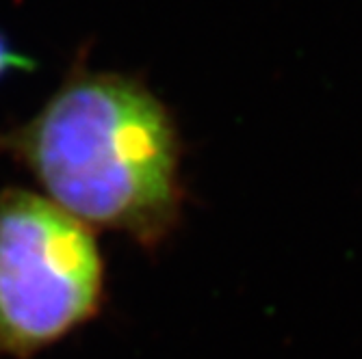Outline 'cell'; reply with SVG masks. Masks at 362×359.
I'll return each instance as SVG.
<instances>
[{
	"label": "cell",
	"mask_w": 362,
	"mask_h": 359,
	"mask_svg": "<svg viewBox=\"0 0 362 359\" xmlns=\"http://www.w3.org/2000/svg\"><path fill=\"white\" fill-rule=\"evenodd\" d=\"M0 152L37 180L54 206L89 227L156 247L182 204L180 145L170 113L141 83L74 70Z\"/></svg>",
	"instance_id": "6da1fadb"
},
{
	"label": "cell",
	"mask_w": 362,
	"mask_h": 359,
	"mask_svg": "<svg viewBox=\"0 0 362 359\" xmlns=\"http://www.w3.org/2000/svg\"><path fill=\"white\" fill-rule=\"evenodd\" d=\"M103 299L91 227L37 193H0V353L37 355L87 324Z\"/></svg>",
	"instance_id": "7a4b0ae2"
},
{
	"label": "cell",
	"mask_w": 362,
	"mask_h": 359,
	"mask_svg": "<svg viewBox=\"0 0 362 359\" xmlns=\"http://www.w3.org/2000/svg\"><path fill=\"white\" fill-rule=\"evenodd\" d=\"M35 70V59H30L22 50L13 46V42L0 30V80L20 74V72H33Z\"/></svg>",
	"instance_id": "3957f363"
}]
</instances>
